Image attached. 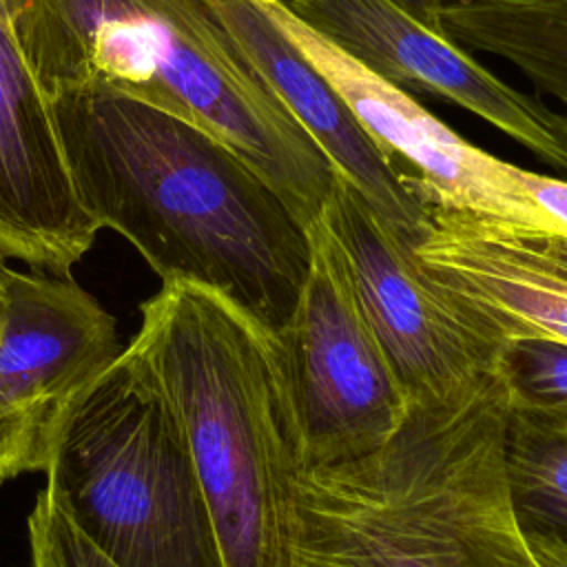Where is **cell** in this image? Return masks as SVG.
I'll return each instance as SVG.
<instances>
[{"mask_svg": "<svg viewBox=\"0 0 567 567\" xmlns=\"http://www.w3.org/2000/svg\"><path fill=\"white\" fill-rule=\"evenodd\" d=\"M425 206L414 255L461 310L501 339L567 341V228Z\"/></svg>", "mask_w": 567, "mask_h": 567, "instance_id": "obj_11", "label": "cell"}, {"mask_svg": "<svg viewBox=\"0 0 567 567\" xmlns=\"http://www.w3.org/2000/svg\"><path fill=\"white\" fill-rule=\"evenodd\" d=\"M257 75L315 137L337 171L408 244L425 228V206L359 126L315 64L286 38L257 0H206Z\"/></svg>", "mask_w": 567, "mask_h": 567, "instance_id": "obj_13", "label": "cell"}, {"mask_svg": "<svg viewBox=\"0 0 567 567\" xmlns=\"http://www.w3.org/2000/svg\"><path fill=\"white\" fill-rule=\"evenodd\" d=\"M507 401L494 374L412 408L368 456L299 481V567H545L505 476Z\"/></svg>", "mask_w": 567, "mask_h": 567, "instance_id": "obj_4", "label": "cell"}, {"mask_svg": "<svg viewBox=\"0 0 567 567\" xmlns=\"http://www.w3.org/2000/svg\"><path fill=\"white\" fill-rule=\"evenodd\" d=\"M529 543L545 567H567V545L540 538H529Z\"/></svg>", "mask_w": 567, "mask_h": 567, "instance_id": "obj_20", "label": "cell"}, {"mask_svg": "<svg viewBox=\"0 0 567 567\" xmlns=\"http://www.w3.org/2000/svg\"><path fill=\"white\" fill-rule=\"evenodd\" d=\"M308 237L310 268L279 339L315 467L377 452L412 405L359 303L341 244L321 217Z\"/></svg>", "mask_w": 567, "mask_h": 567, "instance_id": "obj_6", "label": "cell"}, {"mask_svg": "<svg viewBox=\"0 0 567 567\" xmlns=\"http://www.w3.org/2000/svg\"><path fill=\"white\" fill-rule=\"evenodd\" d=\"M7 261L0 257V312H2V270H4Z\"/></svg>", "mask_w": 567, "mask_h": 567, "instance_id": "obj_21", "label": "cell"}, {"mask_svg": "<svg viewBox=\"0 0 567 567\" xmlns=\"http://www.w3.org/2000/svg\"><path fill=\"white\" fill-rule=\"evenodd\" d=\"M350 58L405 89L454 102L478 115L547 166L567 173L563 115L505 84L467 49L401 9L394 0H284Z\"/></svg>", "mask_w": 567, "mask_h": 567, "instance_id": "obj_10", "label": "cell"}, {"mask_svg": "<svg viewBox=\"0 0 567 567\" xmlns=\"http://www.w3.org/2000/svg\"><path fill=\"white\" fill-rule=\"evenodd\" d=\"M31 567H117L40 492L29 516Z\"/></svg>", "mask_w": 567, "mask_h": 567, "instance_id": "obj_17", "label": "cell"}, {"mask_svg": "<svg viewBox=\"0 0 567 567\" xmlns=\"http://www.w3.org/2000/svg\"><path fill=\"white\" fill-rule=\"evenodd\" d=\"M7 478H9V476H7V472H4V470H2V465H0V483H4Z\"/></svg>", "mask_w": 567, "mask_h": 567, "instance_id": "obj_22", "label": "cell"}, {"mask_svg": "<svg viewBox=\"0 0 567 567\" xmlns=\"http://www.w3.org/2000/svg\"><path fill=\"white\" fill-rule=\"evenodd\" d=\"M494 372L509 412L567 432V341L507 337L498 348Z\"/></svg>", "mask_w": 567, "mask_h": 567, "instance_id": "obj_16", "label": "cell"}, {"mask_svg": "<svg viewBox=\"0 0 567 567\" xmlns=\"http://www.w3.org/2000/svg\"><path fill=\"white\" fill-rule=\"evenodd\" d=\"M401 9H405L410 16H414L419 22H423L425 27L441 31V9L445 4V0H394Z\"/></svg>", "mask_w": 567, "mask_h": 567, "instance_id": "obj_19", "label": "cell"}, {"mask_svg": "<svg viewBox=\"0 0 567 567\" xmlns=\"http://www.w3.org/2000/svg\"><path fill=\"white\" fill-rule=\"evenodd\" d=\"M80 202L128 239L162 284L221 295L281 332L310 237L277 190L204 128L109 93L49 97Z\"/></svg>", "mask_w": 567, "mask_h": 567, "instance_id": "obj_1", "label": "cell"}, {"mask_svg": "<svg viewBox=\"0 0 567 567\" xmlns=\"http://www.w3.org/2000/svg\"><path fill=\"white\" fill-rule=\"evenodd\" d=\"M505 476L527 538L567 545V432L507 410Z\"/></svg>", "mask_w": 567, "mask_h": 567, "instance_id": "obj_15", "label": "cell"}, {"mask_svg": "<svg viewBox=\"0 0 567 567\" xmlns=\"http://www.w3.org/2000/svg\"><path fill=\"white\" fill-rule=\"evenodd\" d=\"M257 2L330 82L421 204L536 226H560L527 197L516 177V164L461 137L410 91L383 80L317 33L284 0Z\"/></svg>", "mask_w": 567, "mask_h": 567, "instance_id": "obj_9", "label": "cell"}, {"mask_svg": "<svg viewBox=\"0 0 567 567\" xmlns=\"http://www.w3.org/2000/svg\"><path fill=\"white\" fill-rule=\"evenodd\" d=\"M20 0H0V257L69 277L102 230L80 202L42 93L18 40Z\"/></svg>", "mask_w": 567, "mask_h": 567, "instance_id": "obj_12", "label": "cell"}, {"mask_svg": "<svg viewBox=\"0 0 567 567\" xmlns=\"http://www.w3.org/2000/svg\"><path fill=\"white\" fill-rule=\"evenodd\" d=\"M343 248L359 303L412 408L450 403L494 374L501 337L467 317L337 173L319 215Z\"/></svg>", "mask_w": 567, "mask_h": 567, "instance_id": "obj_7", "label": "cell"}, {"mask_svg": "<svg viewBox=\"0 0 567 567\" xmlns=\"http://www.w3.org/2000/svg\"><path fill=\"white\" fill-rule=\"evenodd\" d=\"M520 186L525 188L527 197L556 224L567 228V179L549 177L543 173H534L527 168L516 171Z\"/></svg>", "mask_w": 567, "mask_h": 567, "instance_id": "obj_18", "label": "cell"}, {"mask_svg": "<svg viewBox=\"0 0 567 567\" xmlns=\"http://www.w3.org/2000/svg\"><path fill=\"white\" fill-rule=\"evenodd\" d=\"M47 501L117 567H224L177 410L133 339L62 414Z\"/></svg>", "mask_w": 567, "mask_h": 567, "instance_id": "obj_5", "label": "cell"}, {"mask_svg": "<svg viewBox=\"0 0 567 567\" xmlns=\"http://www.w3.org/2000/svg\"><path fill=\"white\" fill-rule=\"evenodd\" d=\"M113 317L71 277L2 270L0 465L42 472L71 401L120 354Z\"/></svg>", "mask_w": 567, "mask_h": 567, "instance_id": "obj_8", "label": "cell"}, {"mask_svg": "<svg viewBox=\"0 0 567 567\" xmlns=\"http://www.w3.org/2000/svg\"><path fill=\"white\" fill-rule=\"evenodd\" d=\"M16 31L47 97L122 95L233 148L308 230L337 166L257 75L206 0H20Z\"/></svg>", "mask_w": 567, "mask_h": 567, "instance_id": "obj_2", "label": "cell"}, {"mask_svg": "<svg viewBox=\"0 0 567 567\" xmlns=\"http://www.w3.org/2000/svg\"><path fill=\"white\" fill-rule=\"evenodd\" d=\"M441 29L518 69L536 95L563 106L567 126V0H445Z\"/></svg>", "mask_w": 567, "mask_h": 567, "instance_id": "obj_14", "label": "cell"}, {"mask_svg": "<svg viewBox=\"0 0 567 567\" xmlns=\"http://www.w3.org/2000/svg\"><path fill=\"white\" fill-rule=\"evenodd\" d=\"M133 339L182 421L224 567H299L308 454L279 334L173 281L144 301Z\"/></svg>", "mask_w": 567, "mask_h": 567, "instance_id": "obj_3", "label": "cell"}]
</instances>
